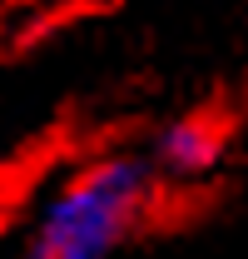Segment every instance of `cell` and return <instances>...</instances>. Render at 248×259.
Segmentation results:
<instances>
[{
    "instance_id": "6da1fadb",
    "label": "cell",
    "mask_w": 248,
    "mask_h": 259,
    "mask_svg": "<svg viewBox=\"0 0 248 259\" xmlns=\"http://www.w3.org/2000/svg\"><path fill=\"white\" fill-rule=\"evenodd\" d=\"M164 190L144 155H109L80 164L50 194L30 239V259H114L159 214Z\"/></svg>"
},
{
    "instance_id": "7a4b0ae2",
    "label": "cell",
    "mask_w": 248,
    "mask_h": 259,
    "mask_svg": "<svg viewBox=\"0 0 248 259\" xmlns=\"http://www.w3.org/2000/svg\"><path fill=\"white\" fill-rule=\"evenodd\" d=\"M233 135H238V115L228 105H194L159 130L154 150L144 160H149V169L164 190L184 194V190L209 185L223 169L228 150H233Z\"/></svg>"
}]
</instances>
